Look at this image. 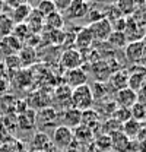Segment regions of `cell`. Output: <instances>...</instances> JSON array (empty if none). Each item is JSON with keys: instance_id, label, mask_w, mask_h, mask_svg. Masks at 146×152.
Masks as SVG:
<instances>
[{"instance_id": "6da1fadb", "label": "cell", "mask_w": 146, "mask_h": 152, "mask_svg": "<svg viewBox=\"0 0 146 152\" xmlns=\"http://www.w3.org/2000/svg\"><path fill=\"white\" fill-rule=\"evenodd\" d=\"M93 102H95V99H93V95H92V91L88 83L72 89V96H70L72 107L80 110V111H85V110L92 108Z\"/></svg>"}, {"instance_id": "7a4b0ae2", "label": "cell", "mask_w": 146, "mask_h": 152, "mask_svg": "<svg viewBox=\"0 0 146 152\" xmlns=\"http://www.w3.org/2000/svg\"><path fill=\"white\" fill-rule=\"evenodd\" d=\"M51 142H53V145L57 149H67V148H70L73 145V142H74L73 130L69 129L67 126H63V124L55 126Z\"/></svg>"}, {"instance_id": "3957f363", "label": "cell", "mask_w": 146, "mask_h": 152, "mask_svg": "<svg viewBox=\"0 0 146 152\" xmlns=\"http://www.w3.org/2000/svg\"><path fill=\"white\" fill-rule=\"evenodd\" d=\"M88 29L91 31L93 39H98V41H107L108 37L111 35V32H112V26L105 18L89 23Z\"/></svg>"}, {"instance_id": "277c9868", "label": "cell", "mask_w": 146, "mask_h": 152, "mask_svg": "<svg viewBox=\"0 0 146 152\" xmlns=\"http://www.w3.org/2000/svg\"><path fill=\"white\" fill-rule=\"evenodd\" d=\"M82 61H83V54L79 50H76V48L66 50L61 54V57H60V64L66 70H72V69H76V67H82Z\"/></svg>"}, {"instance_id": "5b68a950", "label": "cell", "mask_w": 146, "mask_h": 152, "mask_svg": "<svg viewBox=\"0 0 146 152\" xmlns=\"http://www.w3.org/2000/svg\"><path fill=\"white\" fill-rule=\"evenodd\" d=\"M124 48H126V58L130 63H134V64H139L146 54L145 45H143L142 39L140 41H130V42H127V45Z\"/></svg>"}, {"instance_id": "8992f818", "label": "cell", "mask_w": 146, "mask_h": 152, "mask_svg": "<svg viewBox=\"0 0 146 152\" xmlns=\"http://www.w3.org/2000/svg\"><path fill=\"white\" fill-rule=\"evenodd\" d=\"M88 73L82 69V67H76L72 70H66L64 73V82L69 88H77L80 85H86L88 82Z\"/></svg>"}, {"instance_id": "52a82bcc", "label": "cell", "mask_w": 146, "mask_h": 152, "mask_svg": "<svg viewBox=\"0 0 146 152\" xmlns=\"http://www.w3.org/2000/svg\"><path fill=\"white\" fill-rule=\"evenodd\" d=\"M114 102L120 108H128L130 110L137 102V94L134 91H131L130 88H123V89H120V91L115 92V95H114Z\"/></svg>"}, {"instance_id": "ba28073f", "label": "cell", "mask_w": 146, "mask_h": 152, "mask_svg": "<svg viewBox=\"0 0 146 152\" xmlns=\"http://www.w3.org/2000/svg\"><path fill=\"white\" fill-rule=\"evenodd\" d=\"M61 124L63 126H67L69 129H74L77 126H80L82 123V111L74 108V107H70L67 110H64L63 114H61Z\"/></svg>"}, {"instance_id": "9c48e42d", "label": "cell", "mask_w": 146, "mask_h": 152, "mask_svg": "<svg viewBox=\"0 0 146 152\" xmlns=\"http://www.w3.org/2000/svg\"><path fill=\"white\" fill-rule=\"evenodd\" d=\"M44 19L45 18H44L36 9H32V10H31L28 19L25 20V23H26V26H28V29H29L31 34H36V35H38V32L44 29Z\"/></svg>"}, {"instance_id": "30bf717a", "label": "cell", "mask_w": 146, "mask_h": 152, "mask_svg": "<svg viewBox=\"0 0 146 152\" xmlns=\"http://www.w3.org/2000/svg\"><path fill=\"white\" fill-rule=\"evenodd\" d=\"M145 79H146V69L143 66H140V67L137 66V70H136V72L128 73L127 88H130V89L134 91V92H137V91L142 88Z\"/></svg>"}, {"instance_id": "8fae6325", "label": "cell", "mask_w": 146, "mask_h": 152, "mask_svg": "<svg viewBox=\"0 0 146 152\" xmlns=\"http://www.w3.org/2000/svg\"><path fill=\"white\" fill-rule=\"evenodd\" d=\"M110 137H111V149H115L118 152H127L130 149L131 140L121 130L110 134Z\"/></svg>"}, {"instance_id": "7c38bea8", "label": "cell", "mask_w": 146, "mask_h": 152, "mask_svg": "<svg viewBox=\"0 0 146 152\" xmlns=\"http://www.w3.org/2000/svg\"><path fill=\"white\" fill-rule=\"evenodd\" d=\"M66 12H67V16L72 19L83 18V16L88 15V12H89V4H88V1H85V0H73L70 7H69Z\"/></svg>"}, {"instance_id": "4fadbf2b", "label": "cell", "mask_w": 146, "mask_h": 152, "mask_svg": "<svg viewBox=\"0 0 146 152\" xmlns=\"http://www.w3.org/2000/svg\"><path fill=\"white\" fill-rule=\"evenodd\" d=\"M0 47H1V50L6 51L7 56L16 54V53H19V50L22 48V41H19L15 35L10 34V35H6V37H3L0 39Z\"/></svg>"}, {"instance_id": "5bb4252c", "label": "cell", "mask_w": 146, "mask_h": 152, "mask_svg": "<svg viewBox=\"0 0 146 152\" xmlns=\"http://www.w3.org/2000/svg\"><path fill=\"white\" fill-rule=\"evenodd\" d=\"M127 79H128V73L124 69H120V70H114L111 76L108 77V83L117 91L123 89V88H127Z\"/></svg>"}, {"instance_id": "9a60e30c", "label": "cell", "mask_w": 146, "mask_h": 152, "mask_svg": "<svg viewBox=\"0 0 146 152\" xmlns=\"http://www.w3.org/2000/svg\"><path fill=\"white\" fill-rule=\"evenodd\" d=\"M36 123V114L32 108H28L25 113L19 114L16 117V124H18L19 129H23V130H29L35 126Z\"/></svg>"}, {"instance_id": "2e32d148", "label": "cell", "mask_w": 146, "mask_h": 152, "mask_svg": "<svg viewBox=\"0 0 146 152\" xmlns=\"http://www.w3.org/2000/svg\"><path fill=\"white\" fill-rule=\"evenodd\" d=\"M51 140L48 137V134L44 132H38L35 133V136L32 137L31 142V148L34 152H47V149L51 146Z\"/></svg>"}, {"instance_id": "e0dca14e", "label": "cell", "mask_w": 146, "mask_h": 152, "mask_svg": "<svg viewBox=\"0 0 146 152\" xmlns=\"http://www.w3.org/2000/svg\"><path fill=\"white\" fill-rule=\"evenodd\" d=\"M92 42H93V37H92L91 31L88 29V26L82 28L74 38V45L80 48V53H82V50H89Z\"/></svg>"}, {"instance_id": "ac0fdd59", "label": "cell", "mask_w": 146, "mask_h": 152, "mask_svg": "<svg viewBox=\"0 0 146 152\" xmlns=\"http://www.w3.org/2000/svg\"><path fill=\"white\" fill-rule=\"evenodd\" d=\"M64 26V18L60 12H53L51 15H48L44 19V29L48 31H61V28Z\"/></svg>"}, {"instance_id": "d6986e66", "label": "cell", "mask_w": 146, "mask_h": 152, "mask_svg": "<svg viewBox=\"0 0 146 152\" xmlns=\"http://www.w3.org/2000/svg\"><path fill=\"white\" fill-rule=\"evenodd\" d=\"M15 102L16 98L10 94L0 95V115L6 117L10 114H15Z\"/></svg>"}, {"instance_id": "ffe728a7", "label": "cell", "mask_w": 146, "mask_h": 152, "mask_svg": "<svg viewBox=\"0 0 146 152\" xmlns=\"http://www.w3.org/2000/svg\"><path fill=\"white\" fill-rule=\"evenodd\" d=\"M32 7L26 3V4H18L16 7L12 9V22L13 23H25V20L28 19L29 13H31Z\"/></svg>"}, {"instance_id": "44dd1931", "label": "cell", "mask_w": 146, "mask_h": 152, "mask_svg": "<svg viewBox=\"0 0 146 152\" xmlns=\"http://www.w3.org/2000/svg\"><path fill=\"white\" fill-rule=\"evenodd\" d=\"M99 118H101L99 113L95 111V110H92V108H89V110L82 111V123L80 124L86 126L88 129H91L92 132H93V129L99 126Z\"/></svg>"}, {"instance_id": "7402d4cb", "label": "cell", "mask_w": 146, "mask_h": 152, "mask_svg": "<svg viewBox=\"0 0 146 152\" xmlns=\"http://www.w3.org/2000/svg\"><path fill=\"white\" fill-rule=\"evenodd\" d=\"M13 85H16L18 88H26L31 82H32V76H31V72L25 67H22L19 72H16L15 75L12 76V80Z\"/></svg>"}, {"instance_id": "603a6c76", "label": "cell", "mask_w": 146, "mask_h": 152, "mask_svg": "<svg viewBox=\"0 0 146 152\" xmlns=\"http://www.w3.org/2000/svg\"><path fill=\"white\" fill-rule=\"evenodd\" d=\"M57 117H58V114H57V110H55V108H53V107H44V108H41V111L38 113L36 120L44 121L45 126H54L55 121H57Z\"/></svg>"}, {"instance_id": "cb8c5ba5", "label": "cell", "mask_w": 146, "mask_h": 152, "mask_svg": "<svg viewBox=\"0 0 146 152\" xmlns=\"http://www.w3.org/2000/svg\"><path fill=\"white\" fill-rule=\"evenodd\" d=\"M19 58L22 61V67H28L29 64H32L35 61V57H36V53L34 50V47H29V45H25L19 50Z\"/></svg>"}, {"instance_id": "d4e9b609", "label": "cell", "mask_w": 146, "mask_h": 152, "mask_svg": "<svg viewBox=\"0 0 146 152\" xmlns=\"http://www.w3.org/2000/svg\"><path fill=\"white\" fill-rule=\"evenodd\" d=\"M140 130H142V124H140L139 121L133 120V118H130L128 121L121 124V132L124 133L128 139H130V137H136Z\"/></svg>"}, {"instance_id": "484cf974", "label": "cell", "mask_w": 146, "mask_h": 152, "mask_svg": "<svg viewBox=\"0 0 146 152\" xmlns=\"http://www.w3.org/2000/svg\"><path fill=\"white\" fill-rule=\"evenodd\" d=\"M107 42H108L112 48H124V47L127 45L128 41H127V37H126L124 32L112 31L111 35L108 37V39H107Z\"/></svg>"}, {"instance_id": "4316f807", "label": "cell", "mask_w": 146, "mask_h": 152, "mask_svg": "<svg viewBox=\"0 0 146 152\" xmlns=\"http://www.w3.org/2000/svg\"><path fill=\"white\" fill-rule=\"evenodd\" d=\"M73 137L77 142H80V140L82 142H89V140H92V137H93V132H92L91 129H88L86 126L80 124V126H77V127L73 129Z\"/></svg>"}, {"instance_id": "83f0119b", "label": "cell", "mask_w": 146, "mask_h": 152, "mask_svg": "<svg viewBox=\"0 0 146 152\" xmlns=\"http://www.w3.org/2000/svg\"><path fill=\"white\" fill-rule=\"evenodd\" d=\"M4 67L6 70H12V76L15 75L16 72H19L22 69V61L19 58L18 54H10V56H6L4 58Z\"/></svg>"}, {"instance_id": "f1b7e54d", "label": "cell", "mask_w": 146, "mask_h": 152, "mask_svg": "<svg viewBox=\"0 0 146 152\" xmlns=\"http://www.w3.org/2000/svg\"><path fill=\"white\" fill-rule=\"evenodd\" d=\"M115 7L120 10V13L126 18L133 15L134 9H136V0H117Z\"/></svg>"}, {"instance_id": "f546056e", "label": "cell", "mask_w": 146, "mask_h": 152, "mask_svg": "<svg viewBox=\"0 0 146 152\" xmlns=\"http://www.w3.org/2000/svg\"><path fill=\"white\" fill-rule=\"evenodd\" d=\"M89 88H91L95 101H101V99L107 95V92H108L105 82H96V80H95V82H92V85H89Z\"/></svg>"}, {"instance_id": "4dcf8cb0", "label": "cell", "mask_w": 146, "mask_h": 152, "mask_svg": "<svg viewBox=\"0 0 146 152\" xmlns=\"http://www.w3.org/2000/svg\"><path fill=\"white\" fill-rule=\"evenodd\" d=\"M35 9L44 16V18H47V16L51 15L53 12H57L55 7H54V3H53L51 0H39Z\"/></svg>"}, {"instance_id": "1f68e13d", "label": "cell", "mask_w": 146, "mask_h": 152, "mask_svg": "<svg viewBox=\"0 0 146 152\" xmlns=\"http://www.w3.org/2000/svg\"><path fill=\"white\" fill-rule=\"evenodd\" d=\"M13 29V22L10 16H6V15H0V37H6V35H10Z\"/></svg>"}, {"instance_id": "d6a6232c", "label": "cell", "mask_w": 146, "mask_h": 152, "mask_svg": "<svg viewBox=\"0 0 146 152\" xmlns=\"http://www.w3.org/2000/svg\"><path fill=\"white\" fill-rule=\"evenodd\" d=\"M12 35H15L19 41L23 42V41L28 39V37L31 35V32H29L26 23H16V25L13 26V29H12Z\"/></svg>"}, {"instance_id": "836d02e7", "label": "cell", "mask_w": 146, "mask_h": 152, "mask_svg": "<svg viewBox=\"0 0 146 152\" xmlns=\"http://www.w3.org/2000/svg\"><path fill=\"white\" fill-rule=\"evenodd\" d=\"M130 113H131V118L142 123L143 120H146V107L140 102H136L131 108H130Z\"/></svg>"}, {"instance_id": "e575fe53", "label": "cell", "mask_w": 146, "mask_h": 152, "mask_svg": "<svg viewBox=\"0 0 146 152\" xmlns=\"http://www.w3.org/2000/svg\"><path fill=\"white\" fill-rule=\"evenodd\" d=\"M70 96H72V88H69L66 83L55 89V98H57L58 102H61V101H69L70 102Z\"/></svg>"}, {"instance_id": "d590c367", "label": "cell", "mask_w": 146, "mask_h": 152, "mask_svg": "<svg viewBox=\"0 0 146 152\" xmlns=\"http://www.w3.org/2000/svg\"><path fill=\"white\" fill-rule=\"evenodd\" d=\"M102 129H105V132L108 133V136H110V134H112V133L121 130V123H118L117 120H114L112 117H110V118H107V120L102 123Z\"/></svg>"}, {"instance_id": "8d00e7d4", "label": "cell", "mask_w": 146, "mask_h": 152, "mask_svg": "<svg viewBox=\"0 0 146 152\" xmlns=\"http://www.w3.org/2000/svg\"><path fill=\"white\" fill-rule=\"evenodd\" d=\"M112 118L123 124V123H126V121H128L131 118V113H130L128 108H120V107H117V110L112 114Z\"/></svg>"}, {"instance_id": "74e56055", "label": "cell", "mask_w": 146, "mask_h": 152, "mask_svg": "<svg viewBox=\"0 0 146 152\" xmlns=\"http://www.w3.org/2000/svg\"><path fill=\"white\" fill-rule=\"evenodd\" d=\"M10 88V76H7L4 72L0 73V95L6 94Z\"/></svg>"}, {"instance_id": "f35d334b", "label": "cell", "mask_w": 146, "mask_h": 152, "mask_svg": "<svg viewBox=\"0 0 146 152\" xmlns=\"http://www.w3.org/2000/svg\"><path fill=\"white\" fill-rule=\"evenodd\" d=\"M96 145H98V148L101 149V151H110L111 149V137H110L108 134H105V136H102V139H101V136L96 139Z\"/></svg>"}, {"instance_id": "ab89813d", "label": "cell", "mask_w": 146, "mask_h": 152, "mask_svg": "<svg viewBox=\"0 0 146 152\" xmlns=\"http://www.w3.org/2000/svg\"><path fill=\"white\" fill-rule=\"evenodd\" d=\"M53 3H54V7L57 12H66L69 7H70V4H72L73 0H51Z\"/></svg>"}, {"instance_id": "60d3db41", "label": "cell", "mask_w": 146, "mask_h": 152, "mask_svg": "<svg viewBox=\"0 0 146 152\" xmlns=\"http://www.w3.org/2000/svg\"><path fill=\"white\" fill-rule=\"evenodd\" d=\"M126 25H127V18H124V16L118 18L117 20H114V22L111 23V26H112V31H118V32H124V29H126Z\"/></svg>"}, {"instance_id": "b9f144b4", "label": "cell", "mask_w": 146, "mask_h": 152, "mask_svg": "<svg viewBox=\"0 0 146 152\" xmlns=\"http://www.w3.org/2000/svg\"><path fill=\"white\" fill-rule=\"evenodd\" d=\"M136 94H137V102L143 104L146 107V79H145V82H143V85H142V88Z\"/></svg>"}, {"instance_id": "7bdbcfd3", "label": "cell", "mask_w": 146, "mask_h": 152, "mask_svg": "<svg viewBox=\"0 0 146 152\" xmlns=\"http://www.w3.org/2000/svg\"><path fill=\"white\" fill-rule=\"evenodd\" d=\"M140 25H143L146 28V9L142 12V16H140Z\"/></svg>"}, {"instance_id": "ee69618b", "label": "cell", "mask_w": 146, "mask_h": 152, "mask_svg": "<svg viewBox=\"0 0 146 152\" xmlns=\"http://www.w3.org/2000/svg\"><path fill=\"white\" fill-rule=\"evenodd\" d=\"M143 37H146V28H145V35H143Z\"/></svg>"}]
</instances>
